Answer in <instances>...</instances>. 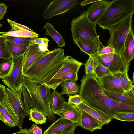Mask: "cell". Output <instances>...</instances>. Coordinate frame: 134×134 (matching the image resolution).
Instances as JSON below:
<instances>
[{"mask_svg": "<svg viewBox=\"0 0 134 134\" xmlns=\"http://www.w3.org/2000/svg\"><path fill=\"white\" fill-rule=\"evenodd\" d=\"M7 21L11 27V30L10 31H15L16 32L24 30L32 31H34L29 27L17 23L14 21H12L9 19H7Z\"/></svg>", "mask_w": 134, "mask_h": 134, "instance_id": "34", "label": "cell"}, {"mask_svg": "<svg viewBox=\"0 0 134 134\" xmlns=\"http://www.w3.org/2000/svg\"><path fill=\"white\" fill-rule=\"evenodd\" d=\"M47 52L41 51L37 44H33L29 47L24 54L23 62V74L37 60Z\"/></svg>", "mask_w": 134, "mask_h": 134, "instance_id": "15", "label": "cell"}, {"mask_svg": "<svg viewBox=\"0 0 134 134\" xmlns=\"http://www.w3.org/2000/svg\"><path fill=\"white\" fill-rule=\"evenodd\" d=\"M29 118V120L36 124H41L46 123V116L41 112L31 108L27 115Z\"/></svg>", "mask_w": 134, "mask_h": 134, "instance_id": "27", "label": "cell"}, {"mask_svg": "<svg viewBox=\"0 0 134 134\" xmlns=\"http://www.w3.org/2000/svg\"><path fill=\"white\" fill-rule=\"evenodd\" d=\"M132 16L108 29L110 36L107 42V44L113 47L116 54H120L123 48L125 41L132 26Z\"/></svg>", "mask_w": 134, "mask_h": 134, "instance_id": "7", "label": "cell"}, {"mask_svg": "<svg viewBox=\"0 0 134 134\" xmlns=\"http://www.w3.org/2000/svg\"><path fill=\"white\" fill-rule=\"evenodd\" d=\"M95 67L94 75L97 78L103 77L106 75L112 74L108 69L102 65L98 64Z\"/></svg>", "mask_w": 134, "mask_h": 134, "instance_id": "33", "label": "cell"}, {"mask_svg": "<svg viewBox=\"0 0 134 134\" xmlns=\"http://www.w3.org/2000/svg\"><path fill=\"white\" fill-rule=\"evenodd\" d=\"M58 133H57V134H58Z\"/></svg>", "mask_w": 134, "mask_h": 134, "instance_id": "52", "label": "cell"}, {"mask_svg": "<svg viewBox=\"0 0 134 134\" xmlns=\"http://www.w3.org/2000/svg\"><path fill=\"white\" fill-rule=\"evenodd\" d=\"M104 93L108 97L114 101L125 105L134 106V98L126 95L124 93L109 91L102 88Z\"/></svg>", "mask_w": 134, "mask_h": 134, "instance_id": "21", "label": "cell"}, {"mask_svg": "<svg viewBox=\"0 0 134 134\" xmlns=\"http://www.w3.org/2000/svg\"><path fill=\"white\" fill-rule=\"evenodd\" d=\"M65 100L62 95L56 90H54L51 94L50 107L54 114L60 111L62 109Z\"/></svg>", "mask_w": 134, "mask_h": 134, "instance_id": "23", "label": "cell"}, {"mask_svg": "<svg viewBox=\"0 0 134 134\" xmlns=\"http://www.w3.org/2000/svg\"><path fill=\"white\" fill-rule=\"evenodd\" d=\"M77 126L75 125L70 127L65 134H75V129Z\"/></svg>", "mask_w": 134, "mask_h": 134, "instance_id": "47", "label": "cell"}, {"mask_svg": "<svg viewBox=\"0 0 134 134\" xmlns=\"http://www.w3.org/2000/svg\"><path fill=\"white\" fill-rule=\"evenodd\" d=\"M0 58L9 60L12 58V56L6 46L5 41L0 43Z\"/></svg>", "mask_w": 134, "mask_h": 134, "instance_id": "36", "label": "cell"}, {"mask_svg": "<svg viewBox=\"0 0 134 134\" xmlns=\"http://www.w3.org/2000/svg\"><path fill=\"white\" fill-rule=\"evenodd\" d=\"M77 72H72L66 74L64 75L59 80L58 83V86L63 81L69 80L76 82L78 79Z\"/></svg>", "mask_w": 134, "mask_h": 134, "instance_id": "37", "label": "cell"}, {"mask_svg": "<svg viewBox=\"0 0 134 134\" xmlns=\"http://www.w3.org/2000/svg\"><path fill=\"white\" fill-rule=\"evenodd\" d=\"M8 60L0 58V64Z\"/></svg>", "mask_w": 134, "mask_h": 134, "instance_id": "51", "label": "cell"}, {"mask_svg": "<svg viewBox=\"0 0 134 134\" xmlns=\"http://www.w3.org/2000/svg\"><path fill=\"white\" fill-rule=\"evenodd\" d=\"M99 36L89 39H79L75 42L81 51L90 55L97 54L104 46L99 39Z\"/></svg>", "mask_w": 134, "mask_h": 134, "instance_id": "12", "label": "cell"}, {"mask_svg": "<svg viewBox=\"0 0 134 134\" xmlns=\"http://www.w3.org/2000/svg\"><path fill=\"white\" fill-rule=\"evenodd\" d=\"M0 120L10 128L14 127L17 125L16 123L7 115L0 113Z\"/></svg>", "mask_w": 134, "mask_h": 134, "instance_id": "38", "label": "cell"}, {"mask_svg": "<svg viewBox=\"0 0 134 134\" xmlns=\"http://www.w3.org/2000/svg\"><path fill=\"white\" fill-rule=\"evenodd\" d=\"M23 84L32 100L31 108L42 113L48 118L50 121H54L56 117L50 105L51 89L40 81L33 80L24 76Z\"/></svg>", "mask_w": 134, "mask_h": 134, "instance_id": "2", "label": "cell"}, {"mask_svg": "<svg viewBox=\"0 0 134 134\" xmlns=\"http://www.w3.org/2000/svg\"><path fill=\"white\" fill-rule=\"evenodd\" d=\"M81 110L80 126L92 132L102 128L103 125L100 121L85 112Z\"/></svg>", "mask_w": 134, "mask_h": 134, "instance_id": "18", "label": "cell"}, {"mask_svg": "<svg viewBox=\"0 0 134 134\" xmlns=\"http://www.w3.org/2000/svg\"><path fill=\"white\" fill-rule=\"evenodd\" d=\"M80 81L79 95L82 102L88 106L108 115L111 119L116 112L134 111V106L119 103L106 96L94 74H85Z\"/></svg>", "mask_w": 134, "mask_h": 134, "instance_id": "1", "label": "cell"}, {"mask_svg": "<svg viewBox=\"0 0 134 134\" xmlns=\"http://www.w3.org/2000/svg\"><path fill=\"white\" fill-rule=\"evenodd\" d=\"M76 107L80 109L85 112L97 119L103 125L108 124L112 119L108 115L93 109L87 105L83 102Z\"/></svg>", "mask_w": 134, "mask_h": 134, "instance_id": "20", "label": "cell"}, {"mask_svg": "<svg viewBox=\"0 0 134 134\" xmlns=\"http://www.w3.org/2000/svg\"><path fill=\"white\" fill-rule=\"evenodd\" d=\"M134 12V0H114L97 24L102 28L108 29L132 15Z\"/></svg>", "mask_w": 134, "mask_h": 134, "instance_id": "4", "label": "cell"}, {"mask_svg": "<svg viewBox=\"0 0 134 134\" xmlns=\"http://www.w3.org/2000/svg\"><path fill=\"white\" fill-rule=\"evenodd\" d=\"M12 59L0 64V78L3 79L8 75L12 68Z\"/></svg>", "mask_w": 134, "mask_h": 134, "instance_id": "32", "label": "cell"}, {"mask_svg": "<svg viewBox=\"0 0 134 134\" xmlns=\"http://www.w3.org/2000/svg\"><path fill=\"white\" fill-rule=\"evenodd\" d=\"M5 42L12 58L24 54L28 48L27 45L17 44L6 40Z\"/></svg>", "mask_w": 134, "mask_h": 134, "instance_id": "25", "label": "cell"}, {"mask_svg": "<svg viewBox=\"0 0 134 134\" xmlns=\"http://www.w3.org/2000/svg\"><path fill=\"white\" fill-rule=\"evenodd\" d=\"M65 59L64 49L55 48L37 60L24 75L33 80L40 81L55 67L63 63Z\"/></svg>", "mask_w": 134, "mask_h": 134, "instance_id": "3", "label": "cell"}, {"mask_svg": "<svg viewBox=\"0 0 134 134\" xmlns=\"http://www.w3.org/2000/svg\"><path fill=\"white\" fill-rule=\"evenodd\" d=\"M6 36V40L14 43L19 44L27 45L29 41L31 38L16 37Z\"/></svg>", "mask_w": 134, "mask_h": 134, "instance_id": "35", "label": "cell"}, {"mask_svg": "<svg viewBox=\"0 0 134 134\" xmlns=\"http://www.w3.org/2000/svg\"><path fill=\"white\" fill-rule=\"evenodd\" d=\"M49 41L48 38L45 37L32 38L29 40L27 46L28 47L33 44H37L38 45L39 49L41 51L49 52L50 51L48 48V42Z\"/></svg>", "mask_w": 134, "mask_h": 134, "instance_id": "28", "label": "cell"}, {"mask_svg": "<svg viewBox=\"0 0 134 134\" xmlns=\"http://www.w3.org/2000/svg\"><path fill=\"white\" fill-rule=\"evenodd\" d=\"M11 134H30L27 129L26 128L23 129L22 128L20 129V131L16 133Z\"/></svg>", "mask_w": 134, "mask_h": 134, "instance_id": "48", "label": "cell"}, {"mask_svg": "<svg viewBox=\"0 0 134 134\" xmlns=\"http://www.w3.org/2000/svg\"><path fill=\"white\" fill-rule=\"evenodd\" d=\"M0 113L10 118L16 123L19 129L22 128V124L15 114L7 97L0 104Z\"/></svg>", "mask_w": 134, "mask_h": 134, "instance_id": "22", "label": "cell"}, {"mask_svg": "<svg viewBox=\"0 0 134 134\" xmlns=\"http://www.w3.org/2000/svg\"><path fill=\"white\" fill-rule=\"evenodd\" d=\"M111 2L106 0H99L94 2L86 11L89 20L92 23L97 24Z\"/></svg>", "mask_w": 134, "mask_h": 134, "instance_id": "13", "label": "cell"}, {"mask_svg": "<svg viewBox=\"0 0 134 134\" xmlns=\"http://www.w3.org/2000/svg\"><path fill=\"white\" fill-rule=\"evenodd\" d=\"M97 79L103 89L116 92L124 93L126 92L119 80L113 74Z\"/></svg>", "mask_w": 134, "mask_h": 134, "instance_id": "16", "label": "cell"}, {"mask_svg": "<svg viewBox=\"0 0 134 134\" xmlns=\"http://www.w3.org/2000/svg\"><path fill=\"white\" fill-rule=\"evenodd\" d=\"M112 119L124 121H134V111L116 112L113 115Z\"/></svg>", "mask_w": 134, "mask_h": 134, "instance_id": "29", "label": "cell"}, {"mask_svg": "<svg viewBox=\"0 0 134 134\" xmlns=\"http://www.w3.org/2000/svg\"><path fill=\"white\" fill-rule=\"evenodd\" d=\"M99 0H85L82 1L80 3L82 6H85L88 4L94 3L98 1Z\"/></svg>", "mask_w": 134, "mask_h": 134, "instance_id": "46", "label": "cell"}, {"mask_svg": "<svg viewBox=\"0 0 134 134\" xmlns=\"http://www.w3.org/2000/svg\"><path fill=\"white\" fill-rule=\"evenodd\" d=\"M83 64L71 56H65L64 62L52 69L40 81L51 89L56 90L59 81L64 75L72 72H78Z\"/></svg>", "mask_w": 134, "mask_h": 134, "instance_id": "5", "label": "cell"}, {"mask_svg": "<svg viewBox=\"0 0 134 134\" xmlns=\"http://www.w3.org/2000/svg\"><path fill=\"white\" fill-rule=\"evenodd\" d=\"M125 93L128 96L134 98V85L129 90L126 91Z\"/></svg>", "mask_w": 134, "mask_h": 134, "instance_id": "45", "label": "cell"}, {"mask_svg": "<svg viewBox=\"0 0 134 134\" xmlns=\"http://www.w3.org/2000/svg\"><path fill=\"white\" fill-rule=\"evenodd\" d=\"M0 34L13 37L26 38L19 33L15 31H9L7 32H0Z\"/></svg>", "mask_w": 134, "mask_h": 134, "instance_id": "42", "label": "cell"}, {"mask_svg": "<svg viewBox=\"0 0 134 134\" xmlns=\"http://www.w3.org/2000/svg\"><path fill=\"white\" fill-rule=\"evenodd\" d=\"M43 28L45 30V35L50 36L58 47H63L65 46V42L62 35L56 31L51 24L48 22L46 23Z\"/></svg>", "mask_w": 134, "mask_h": 134, "instance_id": "24", "label": "cell"}, {"mask_svg": "<svg viewBox=\"0 0 134 134\" xmlns=\"http://www.w3.org/2000/svg\"><path fill=\"white\" fill-rule=\"evenodd\" d=\"M70 127L66 128L61 132L59 133L58 134H65Z\"/></svg>", "mask_w": 134, "mask_h": 134, "instance_id": "50", "label": "cell"}, {"mask_svg": "<svg viewBox=\"0 0 134 134\" xmlns=\"http://www.w3.org/2000/svg\"><path fill=\"white\" fill-rule=\"evenodd\" d=\"M7 7L3 3H0V20L4 19L5 14L7 13Z\"/></svg>", "mask_w": 134, "mask_h": 134, "instance_id": "44", "label": "cell"}, {"mask_svg": "<svg viewBox=\"0 0 134 134\" xmlns=\"http://www.w3.org/2000/svg\"><path fill=\"white\" fill-rule=\"evenodd\" d=\"M75 125H77L71 121L61 117L51 124L44 131L43 134H56Z\"/></svg>", "mask_w": 134, "mask_h": 134, "instance_id": "19", "label": "cell"}, {"mask_svg": "<svg viewBox=\"0 0 134 134\" xmlns=\"http://www.w3.org/2000/svg\"><path fill=\"white\" fill-rule=\"evenodd\" d=\"M134 35L132 26L124 43L123 48L120 55L122 58L128 63L134 57Z\"/></svg>", "mask_w": 134, "mask_h": 134, "instance_id": "17", "label": "cell"}, {"mask_svg": "<svg viewBox=\"0 0 134 134\" xmlns=\"http://www.w3.org/2000/svg\"><path fill=\"white\" fill-rule=\"evenodd\" d=\"M77 0H54L47 7L43 14L45 19H49L59 15L64 14L75 8L77 4Z\"/></svg>", "mask_w": 134, "mask_h": 134, "instance_id": "10", "label": "cell"}, {"mask_svg": "<svg viewBox=\"0 0 134 134\" xmlns=\"http://www.w3.org/2000/svg\"><path fill=\"white\" fill-rule=\"evenodd\" d=\"M82 102V100L79 95L75 94L69 97L68 102L76 106L80 104Z\"/></svg>", "mask_w": 134, "mask_h": 134, "instance_id": "39", "label": "cell"}, {"mask_svg": "<svg viewBox=\"0 0 134 134\" xmlns=\"http://www.w3.org/2000/svg\"><path fill=\"white\" fill-rule=\"evenodd\" d=\"M5 88L4 86L0 84V104L7 97Z\"/></svg>", "mask_w": 134, "mask_h": 134, "instance_id": "43", "label": "cell"}, {"mask_svg": "<svg viewBox=\"0 0 134 134\" xmlns=\"http://www.w3.org/2000/svg\"><path fill=\"white\" fill-rule=\"evenodd\" d=\"M23 54L12 58L13 65L9 74L2 79V81L10 89L16 91L23 84L24 75L23 72Z\"/></svg>", "mask_w": 134, "mask_h": 134, "instance_id": "9", "label": "cell"}, {"mask_svg": "<svg viewBox=\"0 0 134 134\" xmlns=\"http://www.w3.org/2000/svg\"><path fill=\"white\" fill-rule=\"evenodd\" d=\"M95 58L93 56H89L88 59L84 63L86 74H94V70L97 64Z\"/></svg>", "mask_w": 134, "mask_h": 134, "instance_id": "31", "label": "cell"}, {"mask_svg": "<svg viewBox=\"0 0 134 134\" xmlns=\"http://www.w3.org/2000/svg\"><path fill=\"white\" fill-rule=\"evenodd\" d=\"M56 114L71 121L78 126H80L81 110L72 104L65 102L62 109Z\"/></svg>", "mask_w": 134, "mask_h": 134, "instance_id": "14", "label": "cell"}, {"mask_svg": "<svg viewBox=\"0 0 134 134\" xmlns=\"http://www.w3.org/2000/svg\"><path fill=\"white\" fill-rule=\"evenodd\" d=\"M97 63L109 70L113 74L119 72L128 73L130 63H127L120 54L114 52L108 54L93 55Z\"/></svg>", "mask_w": 134, "mask_h": 134, "instance_id": "8", "label": "cell"}, {"mask_svg": "<svg viewBox=\"0 0 134 134\" xmlns=\"http://www.w3.org/2000/svg\"><path fill=\"white\" fill-rule=\"evenodd\" d=\"M6 36L0 35V43L4 42L6 40Z\"/></svg>", "mask_w": 134, "mask_h": 134, "instance_id": "49", "label": "cell"}, {"mask_svg": "<svg viewBox=\"0 0 134 134\" xmlns=\"http://www.w3.org/2000/svg\"><path fill=\"white\" fill-rule=\"evenodd\" d=\"M97 23L91 22L87 18L86 11H83L71 23V30L74 44L79 39H89L97 37L96 29Z\"/></svg>", "mask_w": 134, "mask_h": 134, "instance_id": "6", "label": "cell"}, {"mask_svg": "<svg viewBox=\"0 0 134 134\" xmlns=\"http://www.w3.org/2000/svg\"><path fill=\"white\" fill-rule=\"evenodd\" d=\"M61 86L62 90L60 94H66L69 97L76 94L79 92V88L76 82L69 80L65 81L59 85Z\"/></svg>", "mask_w": 134, "mask_h": 134, "instance_id": "26", "label": "cell"}, {"mask_svg": "<svg viewBox=\"0 0 134 134\" xmlns=\"http://www.w3.org/2000/svg\"><path fill=\"white\" fill-rule=\"evenodd\" d=\"M27 130L30 134H42V128L39 127L36 124H33Z\"/></svg>", "mask_w": 134, "mask_h": 134, "instance_id": "41", "label": "cell"}, {"mask_svg": "<svg viewBox=\"0 0 134 134\" xmlns=\"http://www.w3.org/2000/svg\"><path fill=\"white\" fill-rule=\"evenodd\" d=\"M114 52V48L111 45H108L106 46H103L99 50L97 54L103 55Z\"/></svg>", "mask_w": 134, "mask_h": 134, "instance_id": "40", "label": "cell"}, {"mask_svg": "<svg viewBox=\"0 0 134 134\" xmlns=\"http://www.w3.org/2000/svg\"><path fill=\"white\" fill-rule=\"evenodd\" d=\"M113 75L120 80L125 90L126 91L131 89L133 85L132 81L129 79L128 73L119 72Z\"/></svg>", "mask_w": 134, "mask_h": 134, "instance_id": "30", "label": "cell"}, {"mask_svg": "<svg viewBox=\"0 0 134 134\" xmlns=\"http://www.w3.org/2000/svg\"><path fill=\"white\" fill-rule=\"evenodd\" d=\"M7 97L21 123L24 122L23 100L22 95L18 90L14 91L8 88H5Z\"/></svg>", "mask_w": 134, "mask_h": 134, "instance_id": "11", "label": "cell"}]
</instances>
